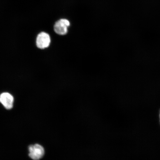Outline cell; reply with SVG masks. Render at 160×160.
I'll return each mask as SVG.
<instances>
[{"instance_id": "obj_1", "label": "cell", "mask_w": 160, "mask_h": 160, "mask_svg": "<svg viewBox=\"0 0 160 160\" xmlns=\"http://www.w3.org/2000/svg\"><path fill=\"white\" fill-rule=\"evenodd\" d=\"M28 150L29 157L33 160H39L45 154L44 149L38 144L29 146Z\"/></svg>"}, {"instance_id": "obj_2", "label": "cell", "mask_w": 160, "mask_h": 160, "mask_svg": "<svg viewBox=\"0 0 160 160\" xmlns=\"http://www.w3.org/2000/svg\"><path fill=\"white\" fill-rule=\"evenodd\" d=\"M70 25V23L68 20L61 19L56 22L54 26V29L58 34L65 35L68 33V28Z\"/></svg>"}, {"instance_id": "obj_3", "label": "cell", "mask_w": 160, "mask_h": 160, "mask_svg": "<svg viewBox=\"0 0 160 160\" xmlns=\"http://www.w3.org/2000/svg\"><path fill=\"white\" fill-rule=\"evenodd\" d=\"M51 43V38L48 34L45 32H42L38 35L36 43L38 48L44 49L49 47Z\"/></svg>"}, {"instance_id": "obj_4", "label": "cell", "mask_w": 160, "mask_h": 160, "mask_svg": "<svg viewBox=\"0 0 160 160\" xmlns=\"http://www.w3.org/2000/svg\"><path fill=\"white\" fill-rule=\"evenodd\" d=\"M14 98L8 92L3 93L0 95V102L6 109H11L13 107Z\"/></svg>"}, {"instance_id": "obj_5", "label": "cell", "mask_w": 160, "mask_h": 160, "mask_svg": "<svg viewBox=\"0 0 160 160\" xmlns=\"http://www.w3.org/2000/svg\"></svg>"}]
</instances>
